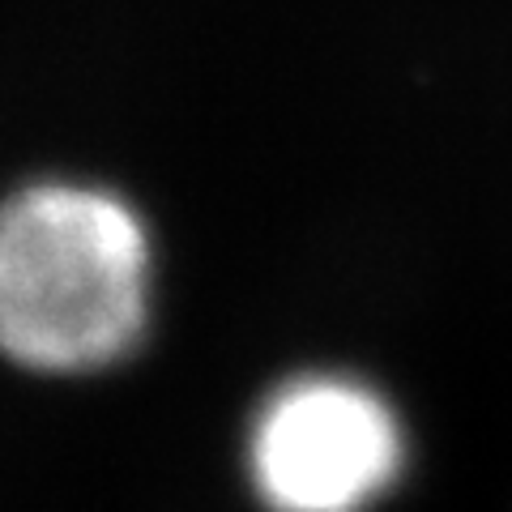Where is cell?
<instances>
[{
	"instance_id": "1",
	"label": "cell",
	"mask_w": 512,
	"mask_h": 512,
	"mask_svg": "<svg viewBox=\"0 0 512 512\" xmlns=\"http://www.w3.org/2000/svg\"><path fill=\"white\" fill-rule=\"evenodd\" d=\"M158 312V235L124 188L43 171L0 192V363L94 380L137 359Z\"/></svg>"
},
{
	"instance_id": "2",
	"label": "cell",
	"mask_w": 512,
	"mask_h": 512,
	"mask_svg": "<svg viewBox=\"0 0 512 512\" xmlns=\"http://www.w3.org/2000/svg\"><path fill=\"white\" fill-rule=\"evenodd\" d=\"M239 466L261 512H376L410 470V427L372 376L299 367L248 410Z\"/></svg>"
}]
</instances>
